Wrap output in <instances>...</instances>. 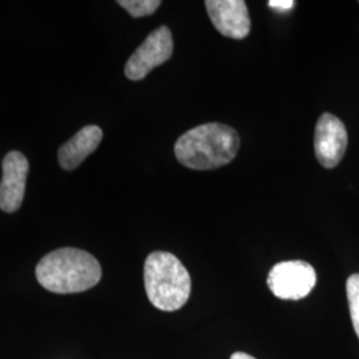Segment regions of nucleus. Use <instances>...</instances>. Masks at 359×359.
Here are the masks:
<instances>
[{
	"mask_svg": "<svg viewBox=\"0 0 359 359\" xmlns=\"http://www.w3.org/2000/svg\"><path fill=\"white\" fill-rule=\"evenodd\" d=\"M240 148L234 129L221 123H208L185 132L175 144L180 164L194 170H210L229 164Z\"/></svg>",
	"mask_w": 359,
	"mask_h": 359,
	"instance_id": "obj_1",
	"label": "nucleus"
},
{
	"mask_svg": "<svg viewBox=\"0 0 359 359\" xmlns=\"http://www.w3.org/2000/svg\"><path fill=\"white\" fill-rule=\"evenodd\" d=\"M39 283L57 294L81 293L96 286L102 280V266L88 252L63 248L53 250L39 261Z\"/></svg>",
	"mask_w": 359,
	"mask_h": 359,
	"instance_id": "obj_2",
	"label": "nucleus"
},
{
	"mask_svg": "<svg viewBox=\"0 0 359 359\" xmlns=\"http://www.w3.org/2000/svg\"><path fill=\"white\" fill-rule=\"evenodd\" d=\"M144 283L148 299L154 308L176 311L191 295L192 281L179 258L168 252L151 253L144 265Z\"/></svg>",
	"mask_w": 359,
	"mask_h": 359,
	"instance_id": "obj_3",
	"label": "nucleus"
},
{
	"mask_svg": "<svg viewBox=\"0 0 359 359\" xmlns=\"http://www.w3.org/2000/svg\"><path fill=\"white\" fill-rule=\"evenodd\" d=\"M317 283L314 268L305 261H283L274 265L268 276L271 293L280 299L298 301L310 294Z\"/></svg>",
	"mask_w": 359,
	"mask_h": 359,
	"instance_id": "obj_4",
	"label": "nucleus"
},
{
	"mask_svg": "<svg viewBox=\"0 0 359 359\" xmlns=\"http://www.w3.org/2000/svg\"><path fill=\"white\" fill-rule=\"evenodd\" d=\"M172 53V32L167 26L158 27L148 35L142 46L129 57L124 74L129 80H142L154 68L168 62Z\"/></svg>",
	"mask_w": 359,
	"mask_h": 359,
	"instance_id": "obj_5",
	"label": "nucleus"
},
{
	"mask_svg": "<svg viewBox=\"0 0 359 359\" xmlns=\"http://www.w3.org/2000/svg\"><path fill=\"white\" fill-rule=\"evenodd\" d=\"M347 148V132L344 123L332 114L318 118L314 132V152L322 167L332 169L344 158Z\"/></svg>",
	"mask_w": 359,
	"mask_h": 359,
	"instance_id": "obj_6",
	"label": "nucleus"
},
{
	"mask_svg": "<svg viewBox=\"0 0 359 359\" xmlns=\"http://www.w3.org/2000/svg\"><path fill=\"white\" fill-rule=\"evenodd\" d=\"M1 170L0 209L6 213H13L23 204L29 164L25 154L13 151L4 156Z\"/></svg>",
	"mask_w": 359,
	"mask_h": 359,
	"instance_id": "obj_7",
	"label": "nucleus"
},
{
	"mask_svg": "<svg viewBox=\"0 0 359 359\" xmlns=\"http://www.w3.org/2000/svg\"><path fill=\"white\" fill-rule=\"evenodd\" d=\"M206 11L218 32L226 38H246L250 18L244 0H206Z\"/></svg>",
	"mask_w": 359,
	"mask_h": 359,
	"instance_id": "obj_8",
	"label": "nucleus"
},
{
	"mask_svg": "<svg viewBox=\"0 0 359 359\" xmlns=\"http://www.w3.org/2000/svg\"><path fill=\"white\" fill-rule=\"evenodd\" d=\"M103 139V130L97 126H87L59 148V164L65 170L76 169L90 154H93Z\"/></svg>",
	"mask_w": 359,
	"mask_h": 359,
	"instance_id": "obj_9",
	"label": "nucleus"
},
{
	"mask_svg": "<svg viewBox=\"0 0 359 359\" xmlns=\"http://www.w3.org/2000/svg\"><path fill=\"white\" fill-rule=\"evenodd\" d=\"M346 294L353 326L359 338V274H353L347 278Z\"/></svg>",
	"mask_w": 359,
	"mask_h": 359,
	"instance_id": "obj_10",
	"label": "nucleus"
},
{
	"mask_svg": "<svg viewBox=\"0 0 359 359\" xmlns=\"http://www.w3.org/2000/svg\"><path fill=\"white\" fill-rule=\"evenodd\" d=\"M118 6H121L127 13L133 18L149 16L157 11L161 6L160 0H118Z\"/></svg>",
	"mask_w": 359,
	"mask_h": 359,
	"instance_id": "obj_11",
	"label": "nucleus"
},
{
	"mask_svg": "<svg viewBox=\"0 0 359 359\" xmlns=\"http://www.w3.org/2000/svg\"><path fill=\"white\" fill-rule=\"evenodd\" d=\"M294 1L293 0H269L268 6L273 10H277L280 13H287L289 10H292L294 7Z\"/></svg>",
	"mask_w": 359,
	"mask_h": 359,
	"instance_id": "obj_12",
	"label": "nucleus"
},
{
	"mask_svg": "<svg viewBox=\"0 0 359 359\" xmlns=\"http://www.w3.org/2000/svg\"><path fill=\"white\" fill-rule=\"evenodd\" d=\"M231 359H256L253 358L252 355H249V354H246V353H234L233 355H231Z\"/></svg>",
	"mask_w": 359,
	"mask_h": 359,
	"instance_id": "obj_13",
	"label": "nucleus"
}]
</instances>
